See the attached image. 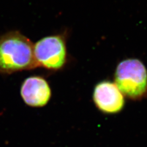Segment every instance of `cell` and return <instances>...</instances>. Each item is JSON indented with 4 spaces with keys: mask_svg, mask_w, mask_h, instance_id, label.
<instances>
[{
    "mask_svg": "<svg viewBox=\"0 0 147 147\" xmlns=\"http://www.w3.org/2000/svg\"><path fill=\"white\" fill-rule=\"evenodd\" d=\"M33 45L30 39L17 31L0 36V73L11 74L38 67Z\"/></svg>",
    "mask_w": 147,
    "mask_h": 147,
    "instance_id": "6da1fadb",
    "label": "cell"
},
{
    "mask_svg": "<svg viewBox=\"0 0 147 147\" xmlns=\"http://www.w3.org/2000/svg\"><path fill=\"white\" fill-rule=\"evenodd\" d=\"M115 84L125 97L139 100L147 97V71L138 59H126L118 64Z\"/></svg>",
    "mask_w": 147,
    "mask_h": 147,
    "instance_id": "7a4b0ae2",
    "label": "cell"
},
{
    "mask_svg": "<svg viewBox=\"0 0 147 147\" xmlns=\"http://www.w3.org/2000/svg\"><path fill=\"white\" fill-rule=\"evenodd\" d=\"M34 55L37 65L46 69L58 71L67 60L66 40L63 34L45 36L34 44Z\"/></svg>",
    "mask_w": 147,
    "mask_h": 147,
    "instance_id": "3957f363",
    "label": "cell"
},
{
    "mask_svg": "<svg viewBox=\"0 0 147 147\" xmlns=\"http://www.w3.org/2000/svg\"><path fill=\"white\" fill-rule=\"evenodd\" d=\"M94 103L101 112L114 114L121 112L125 106V96L113 82H99L94 88Z\"/></svg>",
    "mask_w": 147,
    "mask_h": 147,
    "instance_id": "277c9868",
    "label": "cell"
},
{
    "mask_svg": "<svg viewBox=\"0 0 147 147\" xmlns=\"http://www.w3.org/2000/svg\"><path fill=\"white\" fill-rule=\"evenodd\" d=\"M21 97L24 102L32 107H42L51 98L52 91L48 82L40 76H31L22 83Z\"/></svg>",
    "mask_w": 147,
    "mask_h": 147,
    "instance_id": "5b68a950",
    "label": "cell"
}]
</instances>
